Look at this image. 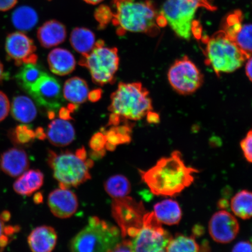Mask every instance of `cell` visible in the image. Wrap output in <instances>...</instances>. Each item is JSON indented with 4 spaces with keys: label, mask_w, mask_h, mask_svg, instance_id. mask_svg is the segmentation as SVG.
Here are the masks:
<instances>
[{
    "label": "cell",
    "mask_w": 252,
    "mask_h": 252,
    "mask_svg": "<svg viewBox=\"0 0 252 252\" xmlns=\"http://www.w3.org/2000/svg\"><path fill=\"white\" fill-rule=\"evenodd\" d=\"M197 169L185 165L182 154L178 151L171 156L158 160L147 171L139 170L142 180L157 196H173L180 193L194 182Z\"/></svg>",
    "instance_id": "6da1fadb"
},
{
    "label": "cell",
    "mask_w": 252,
    "mask_h": 252,
    "mask_svg": "<svg viewBox=\"0 0 252 252\" xmlns=\"http://www.w3.org/2000/svg\"><path fill=\"white\" fill-rule=\"evenodd\" d=\"M112 5L115 11L112 23L120 35L126 32L156 35L166 24L150 1L112 0Z\"/></svg>",
    "instance_id": "7a4b0ae2"
},
{
    "label": "cell",
    "mask_w": 252,
    "mask_h": 252,
    "mask_svg": "<svg viewBox=\"0 0 252 252\" xmlns=\"http://www.w3.org/2000/svg\"><path fill=\"white\" fill-rule=\"evenodd\" d=\"M110 99L108 126H118L122 121H140L152 111L149 91L140 83H119Z\"/></svg>",
    "instance_id": "3957f363"
},
{
    "label": "cell",
    "mask_w": 252,
    "mask_h": 252,
    "mask_svg": "<svg viewBox=\"0 0 252 252\" xmlns=\"http://www.w3.org/2000/svg\"><path fill=\"white\" fill-rule=\"evenodd\" d=\"M120 229L97 217L71 241V252H110L121 242Z\"/></svg>",
    "instance_id": "277c9868"
},
{
    "label": "cell",
    "mask_w": 252,
    "mask_h": 252,
    "mask_svg": "<svg viewBox=\"0 0 252 252\" xmlns=\"http://www.w3.org/2000/svg\"><path fill=\"white\" fill-rule=\"evenodd\" d=\"M205 55L207 65L217 75L231 73L238 70L251 56L245 54L223 31L208 39Z\"/></svg>",
    "instance_id": "5b68a950"
},
{
    "label": "cell",
    "mask_w": 252,
    "mask_h": 252,
    "mask_svg": "<svg viewBox=\"0 0 252 252\" xmlns=\"http://www.w3.org/2000/svg\"><path fill=\"white\" fill-rule=\"evenodd\" d=\"M47 162L60 188H76L91 178L90 169L94 166L93 160L81 158L75 153L49 150Z\"/></svg>",
    "instance_id": "8992f818"
},
{
    "label": "cell",
    "mask_w": 252,
    "mask_h": 252,
    "mask_svg": "<svg viewBox=\"0 0 252 252\" xmlns=\"http://www.w3.org/2000/svg\"><path fill=\"white\" fill-rule=\"evenodd\" d=\"M212 0H166L160 11L166 23L179 37L190 39L194 36V20L201 7L214 9Z\"/></svg>",
    "instance_id": "52a82bcc"
},
{
    "label": "cell",
    "mask_w": 252,
    "mask_h": 252,
    "mask_svg": "<svg viewBox=\"0 0 252 252\" xmlns=\"http://www.w3.org/2000/svg\"><path fill=\"white\" fill-rule=\"evenodd\" d=\"M79 64L89 70L94 84H112L119 65L118 49L105 47V42L99 40L89 54L82 56Z\"/></svg>",
    "instance_id": "ba28073f"
},
{
    "label": "cell",
    "mask_w": 252,
    "mask_h": 252,
    "mask_svg": "<svg viewBox=\"0 0 252 252\" xmlns=\"http://www.w3.org/2000/svg\"><path fill=\"white\" fill-rule=\"evenodd\" d=\"M112 212L122 238L128 239L133 238L139 232L147 213L143 203L128 196L113 199Z\"/></svg>",
    "instance_id": "9c48e42d"
},
{
    "label": "cell",
    "mask_w": 252,
    "mask_h": 252,
    "mask_svg": "<svg viewBox=\"0 0 252 252\" xmlns=\"http://www.w3.org/2000/svg\"><path fill=\"white\" fill-rule=\"evenodd\" d=\"M153 212L146 213L139 232L130 239L133 252H166L172 237Z\"/></svg>",
    "instance_id": "30bf717a"
},
{
    "label": "cell",
    "mask_w": 252,
    "mask_h": 252,
    "mask_svg": "<svg viewBox=\"0 0 252 252\" xmlns=\"http://www.w3.org/2000/svg\"><path fill=\"white\" fill-rule=\"evenodd\" d=\"M168 78L173 89L182 94H193L203 83V74L188 57L173 63L169 69Z\"/></svg>",
    "instance_id": "8fae6325"
},
{
    "label": "cell",
    "mask_w": 252,
    "mask_h": 252,
    "mask_svg": "<svg viewBox=\"0 0 252 252\" xmlns=\"http://www.w3.org/2000/svg\"><path fill=\"white\" fill-rule=\"evenodd\" d=\"M41 108L46 110L49 119H53L63 102L61 83L46 73L27 93Z\"/></svg>",
    "instance_id": "7c38bea8"
},
{
    "label": "cell",
    "mask_w": 252,
    "mask_h": 252,
    "mask_svg": "<svg viewBox=\"0 0 252 252\" xmlns=\"http://www.w3.org/2000/svg\"><path fill=\"white\" fill-rule=\"evenodd\" d=\"M5 47L7 58L16 65L37 63L36 47L33 41L22 32L8 34Z\"/></svg>",
    "instance_id": "4fadbf2b"
},
{
    "label": "cell",
    "mask_w": 252,
    "mask_h": 252,
    "mask_svg": "<svg viewBox=\"0 0 252 252\" xmlns=\"http://www.w3.org/2000/svg\"><path fill=\"white\" fill-rule=\"evenodd\" d=\"M209 233L214 241L228 244L234 240L239 231V222L235 217L226 211L216 213L211 218Z\"/></svg>",
    "instance_id": "5bb4252c"
},
{
    "label": "cell",
    "mask_w": 252,
    "mask_h": 252,
    "mask_svg": "<svg viewBox=\"0 0 252 252\" xmlns=\"http://www.w3.org/2000/svg\"><path fill=\"white\" fill-rule=\"evenodd\" d=\"M242 14L239 12L230 15L223 31L245 54L251 56L252 25L242 23Z\"/></svg>",
    "instance_id": "9a60e30c"
},
{
    "label": "cell",
    "mask_w": 252,
    "mask_h": 252,
    "mask_svg": "<svg viewBox=\"0 0 252 252\" xmlns=\"http://www.w3.org/2000/svg\"><path fill=\"white\" fill-rule=\"evenodd\" d=\"M47 203L53 215L62 219L70 218L78 207L76 194L69 189L59 188L52 191Z\"/></svg>",
    "instance_id": "2e32d148"
},
{
    "label": "cell",
    "mask_w": 252,
    "mask_h": 252,
    "mask_svg": "<svg viewBox=\"0 0 252 252\" xmlns=\"http://www.w3.org/2000/svg\"><path fill=\"white\" fill-rule=\"evenodd\" d=\"M30 160L25 151L19 148H12L2 154L0 167L3 172L12 178L18 177L28 171Z\"/></svg>",
    "instance_id": "e0dca14e"
},
{
    "label": "cell",
    "mask_w": 252,
    "mask_h": 252,
    "mask_svg": "<svg viewBox=\"0 0 252 252\" xmlns=\"http://www.w3.org/2000/svg\"><path fill=\"white\" fill-rule=\"evenodd\" d=\"M58 235L51 226L43 225L34 229L28 238L32 252H52L55 248Z\"/></svg>",
    "instance_id": "ac0fdd59"
},
{
    "label": "cell",
    "mask_w": 252,
    "mask_h": 252,
    "mask_svg": "<svg viewBox=\"0 0 252 252\" xmlns=\"http://www.w3.org/2000/svg\"><path fill=\"white\" fill-rule=\"evenodd\" d=\"M46 135L54 146L65 147L74 140L75 131L71 123L66 120L56 119L49 125Z\"/></svg>",
    "instance_id": "d6986e66"
},
{
    "label": "cell",
    "mask_w": 252,
    "mask_h": 252,
    "mask_svg": "<svg viewBox=\"0 0 252 252\" xmlns=\"http://www.w3.org/2000/svg\"><path fill=\"white\" fill-rule=\"evenodd\" d=\"M37 36L41 45L45 48H51L64 42L67 31L62 23L56 20H50L39 28Z\"/></svg>",
    "instance_id": "ffe728a7"
},
{
    "label": "cell",
    "mask_w": 252,
    "mask_h": 252,
    "mask_svg": "<svg viewBox=\"0 0 252 252\" xmlns=\"http://www.w3.org/2000/svg\"><path fill=\"white\" fill-rule=\"evenodd\" d=\"M50 70L55 74L64 76L74 70L76 62L73 55L68 50L56 48L47 57Z\"/></svg>",
    "instance_id": "44dd1931"
},
{
    "label": "cell",
    "mask_w": 252,
    "mask_h": 252,
    "mask_svg": "<svg viewBox=\"0 0 252 252\" xmlns=\"http://www.w3.org/2000/svg\"><path fill=\"white\" fill-rule=\"evenodd\" d=\"M18 177L13 188L16 193L21 196H31L42 187L44 182L43 173L38 169L27 171Z\"/></svg>",
    "instance_id": "7402d4cb"
},
{
    "label": "cell",
    "mask_w": 252,
    "mask_h": 252,
    "mask_svg": "<svg viewBox=\"0 0 252 252\" xmlns=\"http://www.w3.org/2000/svg\"><path fill=\"white\" fill-rule=\"evenodd\" d=\"M153 213L159 222L168 225L178 224L182 216L179 204L171 199L163 200L155 204Z\"/></svg>",
    "instance_id": "603a6c76"
},
{
    "label": "cell",
    "mask_w": 252,
    "mask_h": 252,
    "mask_svg": "<svg viewBox=\"0 0 252 252\" xmlns=\"http://www.w3.org/2000/svg\"><path fill=\"white\" fill-rule=\"evenodd\" d=\"M11 114L16 121L28 124L34 121L37 109L32 100L24 95L14 97L11 105Z\"/></svg>",
    "instance_id": "cb8c5ba5"
},
{
    "label": "cell",
    "mask_w": 252,
    "mask_h": 252,
    "mask_svg": "<svg viewBox=\"0 0 252 252\" xmlns=\"http://www.w3.org/2000/svg\"><path fill=\"white\" fill-rule=\"evenodd\" d=\"M88 94L89 89L87 82L80 77L68 79L63 88L65 99L76 105L86 102Z\"/></svg>",
    "instance_id": "d4e9b609"
},
{
    "label": "cell",
    "mask_w": 252,
    "mask_h": 252,
    "mask_svg": "<svg viewBox=\"0 0 252 252\" xmlns=\"http://www.w3.org/2000/svg\"><path fill=\"white\" fill-rule=\"evenodd\" d=\"M70 41L73 49L82 56L89 54L96 43L93 32L86 28H76L72 30Z\"/></svg>",
    "instance_id": "484cf974"
},
{
    "label": "cell",
    "mask_w": 252,
    "mask_h": 252,
    "mask_svg": "<svg viewBox=\"0 0 252 252\" xmlns=\"http://www.w3.org/2000/svg\"><path fill=\"white\" fill-rule=\"evenodd\" d=\"M15 75V80L18 86L22 89L28 93L35 84L39 79L47 72L44 71L40 65L32 64H24Z\"/></svg>",
    "instance_id": "4316f807"
},
{
    "label": "cell",
    "mask_w": 252,
    "mask_h": 252,
    "mask_svg": "<svg viewBox=\"0 0 252 252\" xmlns=\"http://www.w3.org/2000/svg\"><path fill=\"white\" fill-rule=\"evenodd\" d=\"M12 23L17 30L28 31L36 26L38 23V15L30 6L23 5L17 8L12 14Z\"/></svg>",
    "instance_id": "83f0119b"
},
{
    "label": "cell",
    "mask_w": 252,
    "mask_h": 252,
    "mask_svg": "<svg viewBox=\"0 0 252 252\" xmlns=\"http://www.w3.org/2000/svg\"><path fill=\"white\" fill-rule=\"evenodd\" d=\"M106 139L105 149L114 151L118 145L130 143L131 140V127L128 125L112 126L109 130L102 129Z\"/></svg>",
    "instance_id": "f1b7e54d"
},
{
    "label": "cell",
    "mask_w": 252,
    "mask_h": 252,
    "mask_svg": "<svg viewBox=\"0 0 252 252\" xmlns=\"http://www.w3.org/2000/svg\"><path fill=\"white\" fill-rule=\"evenodd\" d=\"M104 188L110 197L116 199L127 196L131 191V184L124 175H115L107 179Z\"/></svg>",
    "instance_id": "f546056e"
},
{
    "label": "cell",
    "mask_w": 252,
    "mask_h": 252,
    "mask_svg": "<svg viewBox=\"0 0 252 252\" xmlns=\"http://www.w3.org/2000/svg\"><path fill=\"white\" fill-rule=\"evenodd\" d=\"M252 195L250 191L242 190L232 198L231 207L235 215L243 220L252 217Z\"/></svg>",
    "instance_id": "4dcf8cb0"
},
{
    "label": "cell",
    "mask_w": 252,
    "mask_h": 252,
    "mask_svg": "<svg viewBox=\"0 0 252 252\" xmlns=\"http://www.w3.org/2000/svg\"><path fill=\"white\" fill-rule=\"evenodd\" d=\"M166 252H200V248L193 238L178 235L170 240Z\"/></svg>",
    "instance_id": "1f68e13d"
},
{
    "label": "cell",
    "mask_w": 252,
    "mask_h": 252,
    "mask_svg": "<svg viewBox=\"0 0 252 252\" xmlns=\"http://www.w3.org/2000/svg\"><path fill=\"white\" fill-rule=\"evenodd\" d=\"M9 137L12 143L17 146H27L36 138L35 131L25 125L18 126L9 131Z\"/></svg>",
    "instance_id": "d6a6232c"
},
{
    "label": "cell",
    "mask_w": 252,
    "mask_h": 252,
    "mask_svg": "<svg viewBox=\"0 0 252 252\" xmlns=\"http://www.w3.org/2000/svg\"><path fill=\"white\" fill-rule=\"evenodd\" d=\"M10 213L4 211L0 214V248L1 250L5 248L12 235L20 230L18 226L6 225L5 222L10 219Z\"/></svg>",
    "instance_id": "836d02e7"
},
{
    "label": "cell",
    "mask_w": 252,
    "mask_h": 252,
    "mask_svg": "<svg viewBox=\"0 0 252 252\" xmlns=\"http://www.w3.org/2000/svg\"><path fill=\"white\" fill-rule=\"evenodd\" d=\"M94 17L98 24L99 29L103 30L112 23L113 12L109 6L105 4L100 5L94 11Z\"/></svg>",
    "instance_id": "e575fe53"
},
{
    "label": "cell",
    "mask_w": 252,
    "mask_h": 252,
    "mask_svg": "<svg viewBox=\"0 0 252 252\" xmlns=\"http://www.w3.org/2000/svg\"><path fill=\"white\" fill-rule=\"evenodd\" d=\"M106 144V136L102 131L94 134L91 138L89 143L91 150L95 152L105 151Z\"/></svg>",
    "instance_id": "d590c367"
},
{
    "label": "cell",
    "mask_w": 252,
    "mask_h": 252,
    "mask_svg": "<svg viewBox=\"0 0 252 252\" xmlns=\"http://www.w3.org/2000/svg\"><path fill=\"white\" fill-rule=\"evenodd\" d=\"M241 147L245 158L249 162L252 161V133L250 130L241 142Z\"/></svg>",
    "instance_id": "8d00e7d4"
},
{
    "label": "cell",
    "mask_w": 252,
    "mask_h": 252,
    "mask_svg": "<svg viewBox=\"0 0 252 252\" xmlns=\"http://www.w3.org/2000/svg\"><path fill=\"white\" fill-rule=\"evenodd\" d=\"M10 110V103L6 94L0 91V122L7 117Z\"/></svg>",
    "instance_id": "74e56055"
},
{
    "label": "cell",
    "mask_w": 252,
    "mask_h": 252,
    "mask_svg": "<svg viewBox=\"0 0 252 252\" xmlns=\"http://www.w3.org/2000/svg\"><path fill=\"white\" fill-rule=\"evenodd\" d=\"M110 252H133L130 239H124V240L119 242Z\"/></svg>",
    "instance_id": "f35d334b"
},
{
    "label": "cell",
    "mask_w": 252,
    "mask_h": 252,
    "mask_svg": "<svg viewBox=\"0 0 252 252\" xmlns=\"http://www.w3.org/2000/svg\"><path fill=\"white\" fill-rule=\"evenodd\" d=\"M232 252H252V245L248 241L239 242L233 248Z\"/></svg>",
    "instance_id": "ab89813d"
},
{
    "label": "cell",
    "mask_w": 252,
    "mask_h": 252,
    "mask_svg": "<svg viewBox=\"0 0 252 252\" xmlns=\"http://www.w3.org/2000/svg\"><path fill=\"white\" fill-rule=\"evenodd\" d=\"M18 0H0V11H7L15 7Z\"/></svg>",
    "instance_id": "60d3db41"
},
{
    "label": "cell",
    "mask_w": 252,
    "mask_h": 252,
    "mask_svg": "<svg viewBox=\"0 0 252 252\" xmlns=\"http://www.w3.org/2000/svg\"><path fill=\"white\" fill-rule=\"evenodd\" d=\"M102 91L100 89L94 90L88 94V97L91 102H95L102 96Z\"/></svg>",
    "instance_id": "b9f144b4"
},
{
    "label": "cell",
    "mask_w": 252,
    "mask_h": 252,
    "mask_svg": "<svg viewBox=\"0 0 252 252\" xmlns=\"http://www.w3.org/2000/svg\"><path fill=\"white\" fill-rule=\"evenodd\" d=\"M244 64H245L246 75H247L249 80L251 81L252 78V60L251 56L247 60Z\"/></svg>",
    "instance_id": "7bdbcfd3"
},
{
    "label": "cell",
    "mask_w": 252,
    "mask_h": 252,
    "mask_svg": "<svg viewBox=\"0 0 252 252\" xmlns=\"http://www.w3.org/2000/svg\"><path fill=\"white\" fill-rule=\"evenodd\" d=\"M71 112L70 110H69L67 108H63L61 109V110H60V118L62 119L66 120V121H68V120H70L71 119Z\"/></svg>",
    "instance_id": "ee69618b"
},
{
    "label": "cell",
    "mask_w": 252,
    "mask_h": 252,
    "mask_svg": "<svg viewBox=\"0 0 252 252\" xmlns=\"http://www.w3.org/2000/svg\"><path fill=\"white\" fill-rule=\"evenodd\" d=\"M35 134L36 138L39 140H43L46 138V133L42 128H37L35 130Z\"/></svg>",
    "instance_id": "f6af8a7d"
},
{
    "label": "cell",
    "mask_w": 252,
    "mask_h": 252,
    "mask_svg": "<svg viewBox=\"0 0 252 252\" xmlns=\"http://www.w3.org/2000/svg\"><path fill=\"white\" fill-rule=\"evenodd\" d=\"M43 201V197L42 194L37 193L34 197V201L36 204L42 203Z\"/></svg>",
    "instance_id": "bcb514c9"
},
{
    "label": "cell",
    "mask_w": 252,
    "mask_h": 252,
    "mask_svg": "<svg viewBox=\"0 0 252 252\" xmlns=\"http://www.w3.org/2000/svg\"><path fill=\"white\" fill-rule=\"evenodd\" d=\"M5 78V73L4 71V66L2 64L1 61H0V82H1L4 80Z\"/></svg>",
    "instance_id": "7dc6e473"
},
{
    "label": "cell",
    "mask_w": 252,
    "mask_h": 252,
    "mask_svg": "<svg viewBox=\"0 0 252 252\" xmlns=\"http://www.w3.org/2000/svg\"><path fill=\"white\" fill-rule=\"evenodd\" d=\"M85 2L88 3V4L96 5L98 4L99 3L103 1V0H83Z\"/></svg>",
    "instance_id": "c3c4849f"
},
{
    "label": "cell",
    "mask_w": 252,
    "mask_h": 252,
    "mask_svg": "<svg viewBox=\"0 0 252 252\" xmlns=\"http://www.w3.org/2000/svg\"><path fill=\"white\" fill-rule=\"evenodd\" d=\"M228 205L227 201L225 200H220V207L226 208Z\"/></svg>",
    "instance_id": "681fc988"
},
{
    "label": "cell",
    "mask_w": 252,
    "mask_h": 252,
    "mask_svg": "<svg viewBox=\"0 0 252 252\" xmlns=\"http://www.w3.org/2000/svg\"><path fill=\"white\" fill-rule=\"evenodd\" d=\"M1 252H2V251H1Z\"/></svg>",
    "instance_id": "f907efd6"
}]
</instances>
